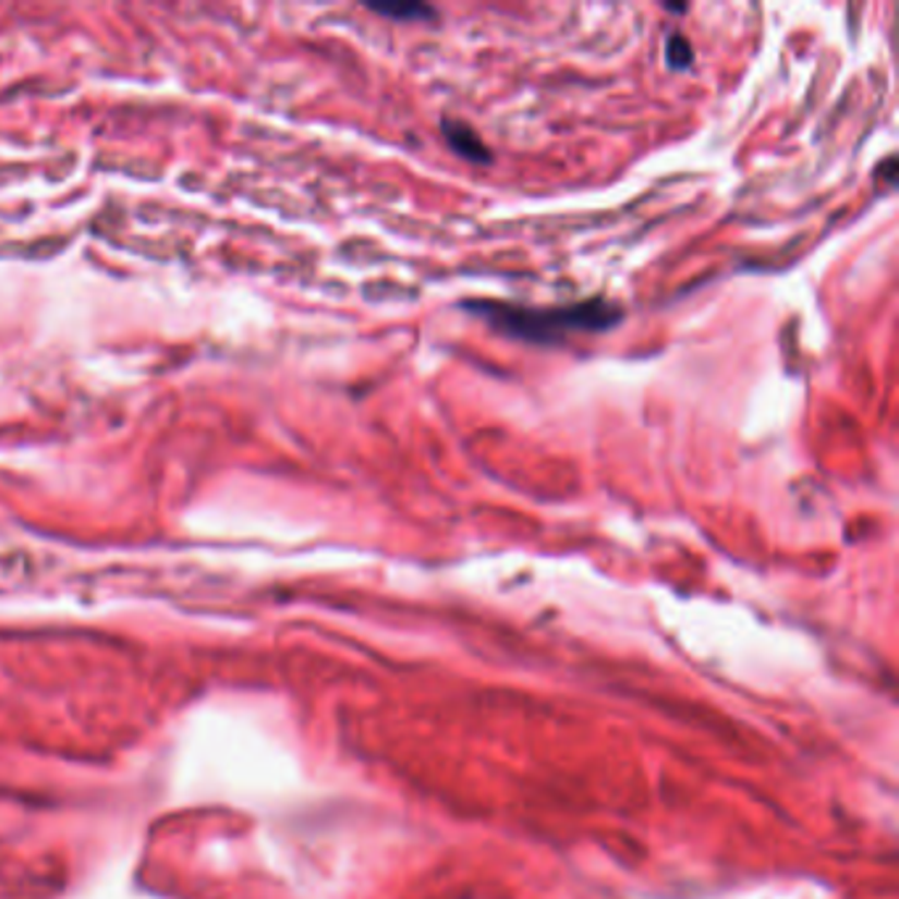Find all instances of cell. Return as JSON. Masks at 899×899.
I'll return each instance as SVG.
<instances>
[{"label": "cell", "instance_id": "obj_1", "mask_svg": "<svg viewBox=\"0 0 899 899\" xmlns=\"http://www.w3.org/2000/svg\"><path fill=\"white\" fill-rule=\"evenodd\" d=\"M467 309L501 336L531 345H559L570 336H596L618 327L625 317L620 304L596 299L564 306H520L505 301H464Z\"/></svg>", "mask_w": 899, "mask_h": 899}, {"label": "cell", "instance_id": "obj_2", "mask_svg": "<svg viewBox=\"0 0 899 899\" xmlns=\"http://www.w3.org/2000/svg\"><path fill=\"white\" fill-rule=\"evenodd\" d=\"M441 132L446 137V143H449L451 150L454 154L462 156V159L473 161V163H490V150L486 143H483V137L477 135V132L470 127V124L459 122V119H449L446 117L441 122Z\"/></svg>", "mask_w": 899, "mask_h": 899}, {"label": "cell", "instance_id": "obj_3", "mask_svg": "<svg viewBox=\"0 0 899 899\" xmlns=\"http://www.w3.org/2000/svg\"><path fill=\"white\" fill-rule=\"evenodd\" d=\"M369 11H375V14L386 16V19H393V22H427V19H433L438 14L433 5L427 3H417V0H391V3H369L367 5Z\"/></svg>", "mask_w": 899, "mask_h": 899}, {"label": "cell", "instance_id": "obj_4", "mask_svg": "<svg viewBox=\"0 0 899 899\" xmlns=\"http://www.w3.org/2000/svg\"><path fill=\"white\" fill-rule=\"evenodd\" d=\"M665 59H668L670 69H678V72H687L694 64V48L681 33H672L668 40V48H665Z\"/></svg>", "mask_w": 899, "mask_h": 899}, {"label": "cell", "instance_id": "obj_5", "mask_svg": "<svg viewBox=\"0 0 899 899\" xmlns=\"http://www.w3.org/2000/svg\"><path fill=\"white\" fill-rule=\"evenodd\" d=\"M665 9L676 11V14H683V11H687V5H665Z\"/></svg>", "mask_w": 899, "mask_h": 899}]
</instances>
